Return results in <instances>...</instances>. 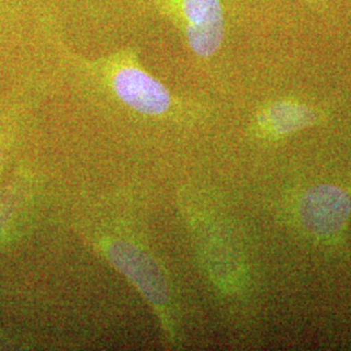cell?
I'll return each instance as SVG.
<instances>
[{
    "label": "cell",
    "instance_id": "obj_6",
    "mask_svg": "<svg viewBox=\"0 0 351 351\" xmlns=\"http://www.w3.org/2000/svg\"><path fill=\"white\" fill-rule=\"evenodd\" d=\"M303 3H306L308 7H311L315 11L323 12L328 8V0H301Z\"/></svg>",
    "mask_w": 351,
    "mask_h": 351
},
{
    "label": "cell",
    "instance_id": "obj_4",
    "mask_svg": "<svg viewBox=\"0 0 351 351\" xmlns=\"http://www.w3.org/2000/svg\"><path fill=\"white\" fill-rule=\"evenodd\" d=\"M112 263L132 280L149 301L163 304L167 301V287L155 264L142 252L124 241H116L108 246Z\"/></svg>",
    "mask_w": 351,
    "mask_h": 351
},
{
    "label": "cell",
    "instance_id": "obj_1",
    "mask_svg": "<svg viewBox=\"0 0 351 351\" xmlns=\"http://www.w3.org/2000/svg\"><path fill=\"white\" fill-rule=\"evenodd\" d=\"M86 72L101 80L113 98L133 112L160 117L178 110L175 97L162 82L146 72L137 52L128 47L97 62L75 58Z\"/></svg>",
    "mask_w": 351,
    "mask_h": 351
},
{
    "label": "cell",
    "instance_id": "obj_2",
    "mask_svg": "<svg viewBox=\"0 0 351 351\" xmlns=\"http://www.w3.org/2000/svg\"><path fill=\"white\" fill-rule=\"evenodd\" d=\"M197 58L210 59L221 49L228 33L224 0H151Z\"/></svg>",
    "mask_w": 351,
    "mask_h": 351
},
{
    "label": "cell",
    "instance_id": "obj_3",
    "mask_svg": "<svg viewBox=\"0 0 351 351\" xmlns=\"http://www.w3.org/2000/svg\"><path fill=\"white\" fill-rule=\"evenodd\" d=\"M350 213L349 194L330 185L310 189L300 203L302 224L316 236H330L339 232Z\"/></svg>",
    "mask_w": 351,
    "mask_h": 351
},
{
    "label": "cell",
    "instance_id": "obj_5",
    "mask_svg": "<svg viewBox=\"0 0 351 351\" xmlns=\"http://www.w3.org/2000/svg\"><path fill=\"white\" fill-rule=\"evenodd\" d=\"M323 112L313 106L291 99L272 101L258 112L255 123L264 133L284 136L317 124Z\"/></svg>",
    "mask_w": 351,
    "mask_h": 351
}]
</instances>
